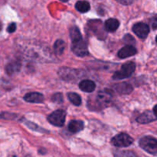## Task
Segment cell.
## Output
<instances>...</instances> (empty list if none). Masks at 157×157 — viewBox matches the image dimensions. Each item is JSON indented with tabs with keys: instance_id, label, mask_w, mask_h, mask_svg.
I'll use <instances>...</instances> for the list:
<instances>
[{
	"instance_id": "cell-23",
	"label": "cell",
	"mask_w": 157,
	"mask_h": 157,
	"mask_svg": "<svg viewBox=\"0 0 157 157\" xmlns=\"http://www.w3.org/2000/svg\"><path fill=\"white\" fill-rule=\"evenodd\" d=\"M16 30V25L15 23H11L9 26H8L7 31L9 32V33H12L15 31Z\"/></svg>"
},
{
	"instance_id": "cell-5",
	"label": "cell",
	"mask_w": 157,
	"mask_h": 157,
	"mask_svg": "<svg viewBox=\"0 0 157 157\" xmlns=\"http://www.w3.org/2000/svg\"><path fill=\"white\" fill-rule=\"evenodd\" d=\"M72 52L78 57H84L88 54L87 44L83 38L78 41H72Z\"/></svg>"
},
{
	"instance_id": "cell-11",
	"label": "cell",
	"mask_w": 157,
	"mask_h": 157,
	"mask_svg": "<svg viewBox=\"0 0 157 157\" xmlns=\"http://www.w3.org/2000/svg\"><path fill=\"white\" fill-rule=\"evenodd\" d=\"M79 87L82 91L90 93V92L94 91V90L96 89V84L90 80H84L80 82Z\"/></svg>"
},
{
	"instance_id": "cell-1",
	"label": "cell",
	"mask_w": 157,
	"mask_h": 157,
	"mask_svg": "<svg viewBox=\"0 0 157 157\" xmlns=\"http://www.w3.org/2000/svg\"><path fill=\"white\" fill-rule=\"evenodd\" d=\"M136 70V64L134 62H127L121 67L119 71L115 72L113 75V79L121 80L129 78L133 75Z\"/></svg>"
},
{
	"instance_id": "cell-21",
	"label": "cell",
	"mask_w": 157,
	"mask_h": 157,
	"mask_svg": "<svg viewBox=\"0 0 157 157\" xmlns=\"http://www.w3.org/2000/svg\"><path fill=\"white\" fill-rule=\"evenodd\" d=\"M114 157H137L136 155L132 151H117L114 154Z\"/></svg>"
},
{
	"instance_id": "cell-19",
	"label": "cell",
	"mask_w": 157,
	"mask_h": 157,
	"mask_svg": "<svg viewBox=\"0 0 157 157\" xmlns=\"http://www.w3.org/2000/svg\"><path fill=\"white\" fill-rule=\"evenodd\" d=\"M67 98H68L69 101L75 106H80L81 104V98L78 94L73 93V92H70L67 94Z\"/></svg>"
},
{
	"instance_id": "cell-16",
	"label": "cell",
	"mask_w": 157,
	"mask_h": 157,
	"mask_svg": "<svg viewBox=\"0 0 157 157\" xmlns=\"http://www.w3.org/2000/svg\"><path fill=\"white\" fill-rule=\"evenodd\" d=\"M21 63H20L18 61H15L9 63V64L6 66V70L9 75H13V74L19 71L20 69H21Z\"/></svg>"
},
{
	"instance_id": "cell-18",
	"label": "cell",
	"mask_w": 157,
	"mask_h": 157,
	"mask_svg": "<svg viewBox=\"0 0 157 157\" xmlns=\"http://www.w3.org/2000/svg\"><path fill=\"white\" fill-rule=\"evenodd\" d=\"M54 48H55V52L56 55H62L64 49H65V43L63 40H57L55 41V44H54Z\"/></svg>"
},
{
	"instance_id": "cell-3",
	"label": "cell",
	"mask_w": 157,
	"mask_h": 157,
	"mask_svg": "<svg viewBox=\"0 0 157 157\" xmlns=\"http://www.w3.org/2000/svg\"><path fill=\"white\" fill-rule=\"evenodd\" d=\"M66 111L64 110H57L48 117V121L52 125L63 127L65 122Z\"/></svg>"
},
{
	"instance_id": "cell-22",
	"label": "cell",
	"mask_w": 157,
	"mask_h": 157,
	"mask_svg": "<svg viewBox=\"0 0 157 157\" xmlns=\"http://www.w3.org/2000/svg\"><path fill=\"white\" fill-rule=\"evenodd\" d=\"M52 101L57 104H61L63 102V96L61 93H57L52 96Z\"/></svg>"
},
{
	"instance_id": "cell-6",
	"label": "cell",
	"mask_w": 157,
	"mask_h": 157,
	"mask_svg": "<svg viewBox=\"0 0 157 157\" xmlns=\"http://www.w3.org/2000/svg\"><path fill=\"white\" fill-rule=\"evenodd\" d=\"M58 75L66 81H74L77 80V76L78 72L75 69L69 68V67H61L58 71Z\"/></svg>"
},
{
	"instance_id": "cell-26",
	"label": "cell",
	"mask_w": 157,
	"mask_h": 157,
	"mask_svg": "<svg viewBox=\"0 0 157 157\" xmlns=\"http://www.w3.org/2000/svg\"><path fill=\"white\" fill-rule=\"evenodd\" d=\"M153 113H154L155 116H156V117L157 119V105L155 106L154 108H153Z\"/></svg>"
},
{
	"instance_id": "cell-28",
	"label": "cell",
	"mask_w": 157,
	"mask_h": 157,
	"mask_svg": "<svg viewBox=\"0 0 157 157\" xmlns=\"http://www.w3.org/2000/svg\"><path fill=\"white\" fill-rule=\"evenodd\" d=\"M156 41L157 42V36H156Z\"/></svg>"
},
{
	"instance_id": "cell-12",
	"label": "cell",
	"mask_w": 157,
	"mask_h": 157,
	"mask_svg": "<svg viewBox=\"0 0 157 157\" xmlns=\"http://www.w3.org/2000/svg\"><path fill=\"white\" fill-rule=\"evenodd\" d=\"M156 119L154 113H152L150 111H146L144 113L139 116L136 119L139 124H148V123L152 122Z\"/></svg>"
},
{
	"instance_id": "cell-25",
	"label": "cell",
	"mask_w": 157,
	"mask_h": 157,
	"mask_svg": "<svg viewBox=\"0 0 157 157\" xmlns=\"http://www.w3.org/2000/svg\"><path fill=\"white\" fill-rule=\"evenodd\" d=\"M117 2L121 3V4L125 5V6H128V5H130L133 3V0H116Z\"/></svg>"
},
{
	"instance_id": "cell-8",
	"label": "cell",
	"mask_w": 157,
	"mask_h": 157,
	"mask_svg": "<svg viewBox=\"0 0 157 157\" xmlns=\"http://www.w3.org/2000/svg\"><path fill=\"white\" fill-rule=\"evenodd\" d=\"M112 94L110 92L107 91V90H101L97 95V102L101 105L102 107H105L106 106L108 105L111 101Z\"/></svg>"
},
{
	"instance_id": "cell-17",
	"label": "cell",
	"mask_w": 157,
	"mask_h": 157,
	"mask_svg": "<svg viewBox=\"0 0 157 157\" xmlns=\"http://www.w3.org/2000/svg\"><path fill=\"white\" fill-rule=\"evenodd\" d=\"M75 9L81 13H85L90 10V3L87 1H78L75 4Z\"/></svg>"
},
{
	"instance_id": "cell-2",
	"label": "cell",
	"mask_w": 157,
	"mask_h": 157,
	"mask_svg": "<svg viewBox=\"0 0 157 157\" xmlns=\"http://www.w3.org/2000/svg\"><path fill=\"white\" fill-rule=\"evenodd\" d=\"M140 147L150 154L157 153V139L153 136H147L141 138L140 140Z\"/></svg>"
},
{
	"instance_id": "cell-7",
	"label": "cell",
	"mask_w": 157,
	"mask_h": 157,
	"mask_svg": "<svg viewBox=\"0 0 157 157\" xmlns=\"http://www.w3.org/2000/svg\"><path fill=\"white\" fill-rule=\"evenodd\" d=\"M133 32L140 38H146L150 32V27L144 22H138L133 26Z\"/></svg>"
},
{
	"instance_id": "cell-20",
	"label": "cell",
	"mask_w": 157,
	"mask_h": 157,
	"mask_svg": "<svg viewBox=\"0 0 157 157\" xmlns=\"http://www.w3.org/2000/svg\"><path fill=\"white\" fill-rule=\"evenodd\" d=\"M70 35L71 39L72 41H78V40H80L82 38L80 30L78 29V27H76V26H74V27H72L71 29Z\"/></svg>"
},
{
	"instance_id": "cell-27",
	"label": "cell",
	"mask_w": 157,
	"mask_h": 157,
	"mask_svg": "<svg viewBox=\"0 0 157 157\" xmlns=\"http://www.w3.org/2000/svg\"><path fill=\"white\" fill-rule=\"evenodd\" d=\"M60 1L63 2H67V1H68V0H60Z\"/></svg>"
},
{
	"instance_id": "cell-24",
	"label": "cell",
	"mask_w": 157,
	"mask_h": 157,
	"mask_svg": "<svg viewBox=\"0 0 157 157\" xmlns=\"http://www.w3.org/2000/svg\"><path fill=\"white\" fill-rule=\"evenodd\" d=\"M150 24H151L152 28L153 29H157V16L153 17V18L150 19Z\"/></svg>"
},
{
	"instance_id": "cell-4",
	"label": "cell",
	"mask_w": 157,
	"mask_h": 157,
	"mask_svg": "<svg viewBox=\"0 0 157 157\" xmlns=\"http://www.w3.org/2000/svg\"><path fill=\"white\" fill-rule=\"evenodd\" d=\"M133 143V139L125 133H121L112 139V144L117 147H127Z\"/></svg>"
},
{
	"instance_id": "cell-14",
	"label": "cell",
	"mask_w": 157,
	"mask_h": 157,
	"mask_svg": "<svg viewBox=\"0 0 157 157\" xmlns=\"http://www.w3.org/2000/svg\"><path fill=\"white\" fill-rule=\"evenodd\" d=\"M84 127V122L81 121H71L68 124V130L74 133L81 131Z\"/></svg>"
},
{
	"instance_id": "cell-15",
	"label": "cell",
	"mask_w": 157,
	"mask_h": 157,
	"mask_svg": "<svg viewBox=\"0 0 157 157\" xmlns=\"http://www.w3.org/2000/svg\"><path fill=\"white\" fill-rule=\"evenodd\" d=\"M114 88L117 91L121 94H128L133 90V87L127 83H121V84H115Z\"/></svg>"
},
{
	"instance_id": "cell-10",
	"label": "cell",
	"mask_w": 157,
	"mask_h": 157,
	"mask_svg": "<svg viewBox=\"0 0 157 157\" xmlns=\"http://www.w3.org/2000/svg\"><path fill=\"white\" fill-rule=\"evenodd\" d=\"M24 100L29 103L39 104V103H42L44 101V96L40 93L32 92V93L26 94L24 96Z\"/></svg>"
},
{
	"instance_id": "cell-9",
	"label": "cell",
	"mask_w": 157,
	"mask_h": 157,
	"mask_svg": "<svg viewBox=\"0 0 157 157\" xmlns=\"http://www.w3.org/2000/svg\"><path fill=\"white\" fill-rule=\"evenodd\" d=\"M137 53V51H136V48H134L132 45H127L125 46V47L122 48L121 50L118 52V57L120 58H129V57H131L135 55Z\"/></svg>"
},
{
	"instance_id": "cell-13",
	"label": "cell",
	"mask_w": 157,
	"mask_h": 157,
	"mask_svg": "<svg viewBox=\"0 0 157 157\" xmlns=\"http://www.w3.org/2000/svg\"><path fill=\"white\" fill-rule=\"evenodd\" d=\"M120 26V21L116 18H109L104 23V28H105L106 31L109 32H113Z\"/></svg>"
}]
</instances>
